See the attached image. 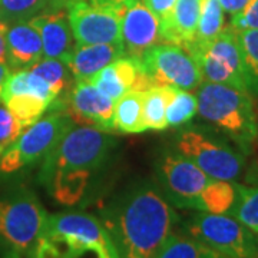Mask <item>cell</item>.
Listing matches in <instances>:
<instances>
[{"label":"cell","mask_w":258,"mask_h":258,"mask_svg":"<svg viewBox=\"0 0 258 258\" xmlns=\"http://www.w3.org/2000/svg\"><path fill=\"white\" fill-rule=\"evenodd\" d=\"M178 221L164 192L144 182L115 198L101 222L119 258H155Z\"/></svg>","instance_id":"cell-1"},{"label":"cell","mask_w":258,"mask_h":258,"mask_svg":"<svg viewBox=\"0 0 258 258\" xmlns=\"http://www.w3.org/2000/svg\"><path fill=\"white\" fill-rule=\"evenodd\" d=\"M115 139L106 131L72 128L46 157L39 182L57 203L75 205L85 197L95 172L109 158Z\"/></svg>","instance_id":"cell-2"},{"label":"cell","mask_w":258,"mask_h":258,"mask_svg":"<svg viewBox=\"0 0 258 258\" xmlns=\"http://www.w3.org/2000/svg\"><path fill=\"white\" fill-rule=\"evenodd\" d=\"M28 258H119L111 237L96 217L59 212L46 225Z\"/></svg>","instance_id":"cell-3"},{"label":"cell","mask_w":258,"mask_h":258,"mask_svg":"<svg viewBox=\"0 0 258 258\" xmlns=\"http://www.w3.org/2000/svg\"><path fill=\"white\" fill-rule=\"evenodd\" d=\"M49 214L28 186L0 192V258H28L46 225Z\"/></svg>","instance_id":"cell-4"},{"label":"cell","mask_w":258,"mask_h":258,"mask_svg":"<svg viewBox=\"0 0 258 258\" xmlns=\"http://www.w3.org/2000/svg\"><path fill=\"white\" fill-rule=\"evenodd\" d=\"M197 99L201 118L225 132L247 154L258 137L249 93L222 83L203 82L198 86Z\"/></svg>","instance_id":"cell-5"},{"label":"cell","mask_w":258,"mask_h":258,"mask_svg":"<svg viewBox=\"0 0 258 258\" xmlns=\"http://www.w3.org/2000/svg\"><path fill=\"white\" fill-rule=\"evenodd\" d=\"M188 235L227 258H258L257 235L228 214L195 212L184 224Z\"/></svg>","instance_id":"cell-6"},{"label":"cell","mask_w":258,"mask_h":258,"mask_svg":"<svg viewBox=\"0 0 258 258\" xmlns=\"http://www.w3.org/2000/svg\"><path fill=\"white\" fill-rule=\"evenodd\" d=\"M75 126L66 112H53L26 128L0 158V174L12 175L36 164Z\"/></svg>","instance_id":"cell-7"},{"label":"cell","mask_w":258,"mask_h":258,"mask_svg":"<svg viewBox=\"0 0 258 258\" xmlns=\"http://www.w3.org/2000/svg\"><path fill=\"white\" fill-rule=\"evenodd\" d=\"M195 59L203 82L222 83L247 91L235 29L227 26L211 42L186 50ZM248 92V91H247Z\"/></svg>","instance_id":"cell-8"},{"label":"cell","mask_w":258,"mask_h":258,"mask_svg":"<svg viewBox=\"0 0 258 258\" xmlns=\"http://www.w3.org/2000/svg\"><path fill=\"white\" fill-rule=\"evenodd\" d=\"M176 149L179 155L214 179L232 182L244 168V157L240 152L197 129L182 131L176 138Z\"/></svg>","instance_id":"cell-9"},{"label":"cell","mask_w":258,"mask_h":258,"mask_svg":"<svg viewBox=\"0 0 258 258\" xmlns=\"http://www.w3.org/2000/svg\"><path fill=\"white\" fill-rule=\"evenodd\" d=\"M139 62L152 88L172 86L194 91L203 83L195 59L178 45L159 43L141 56Z\"/></svg>","instance_id":"cell-10"},{"label":"cell","mask_w":258,"mask_h":258,"mask_svg":"<svg viewBox=\"0 0 258 258\" xmlns=\"http://www.w3.org/2000/svg\"><path fill=\"white\" fill-rule=\"evenodd\" d=\"M66 10L76 45L122 43V10L108 5H96L89 0H74Z\"/></svg>","instance_id":"cell-11"},{"label":"cell","mask_w":258,"mask_h":258,"mask_svg":"<svg viewBox=\"0 0 258 258\" xmlns=\"http://www.w3.org/2000/svg\"><path fill=\"white\" fill-rule=\"evenodd\" d=\"M214 178L182 155L168 154L159 165V181L166 200L178 208L191 210L194 201Z\"/></svg>","instance_id":"cell-12"},{"label":"cell","mask_w":258,"mask_h":258,"mask_svg":"<svg viewBox=\"0 0 258 258\" xmlns=\"http://www.w3.org/2000/svg\"><path fill=\"white\" fill-rule=\"evenodd\" d=\"M64 112L81 126L112 131L115 102L102 93L89 79L75 81L68 93Z\"/></svg>","instance_id":"cell-13"},{"label":"cell","mask_w":258,"mask_h":258,"mask_svg":"<svg viewBox=\"0 0 258 258\" xmlns=\"http://www.w3.org/2000/svg\"><path fill=\"white\" fill-rule=\"evenodd\" d=\"M120 42L125 55L139 59L162 42L159 19L141 0H126L120 19Z\"/></svg>","instance_id":"cell-14"},{"label":"cell","mask_w":258,"mask_h":258,"mask_svg":"<svg viewBox=\"0 0 258 258\" xmlns=\"http://www.w3.org/2000/svg\"><path fill=\"white\" fill-rule=\"evenodd\" d=\"M89 81L113 102L132 91L147 92L152 89L139 59L126 55L105 66Z\"/></svg>","instance_id":"cell-15"},{"label":"cell","mask_w":258,"mask_h":258,"mask_svg":"<svg viewBox=\"0 0 258 258\" xmlns=\"http://www.w3.org/2000/svg\"><path fill=\"white\" fill-rule=\"evenodd\" d=\"M42 37L43 57L69 60L75 49V37L66 9H47L29 20Z\"/></svg>","instance_id":"cell-16"},{"label":"cell","mask_w":258,"mask_h":258,"mask_svg":"<svg viewBox=\"0 0 258 258\" xmlns=\"http://www.w3.org/2000/svg\"><path fill=\"white\" fill-rule=\"evenodd\" d=\"M6 45L10 69H26L43 57L42 37L29 20L8 25Z\"/></svg>","instance_id":"cell-17"},{"label":"cell","mask_w":258,"mask_h":258,"mask_svg":"<svg viewBox=\"0 0 258 258\" xmlns=\"http://www.w3.org/2000/svg\"><path fill=\"white\" fill-rule=\"evenodd\" d=\"M203 0H176L172 13L159 22L164 43H172L185 50L194 42L198 28Z\"/></svg>","instance_id":"cell-18"},{"label":"cell","mask_w":258,"mask_h":258,"mask_svg":"<svg viewBox=\"0 0 258 258\" xmlns=\"http://www.w3.org/2000/svg\"><path fill=\"white\" fill-rule=\"evenodd\" d=\"M122 56H125L122 43L76 45L66 63L75 81H86Z\"/></svg>","instance_id":"cell-19"},{"label":"cell","mask_w":258,"mask_h":258,"mask_svg":"<svg viewBox=\"0 0 258 258\" xmlns=\"http://www.w3.org/2000/svg\"><path fill=\"white\" fill-rule=\"evenodd\" d=\"M237 198L234 182L212 179L208 186L194 201L191 210L210 214H230Z\"/></svg>","instance_id":"cell-20"},{"label":"cell","mask_w":258,"mask_h":258,"mask_svg":"<svg viewBox=\"0 0 258 258\" xmlns=\"http://www.w3.org/2000/svg\"><path fill=\"white\" fill-rule=\"evenodd\" d=\"M145 92L132 91L125 93L115 102L113 112V128L122 134H139L144 132L142 123V108H144Z\"/></svg>","instance_id":"cell-21"},{"label":"cell","mask_w":258,"mask_h":258,"mask_svg":"<svg viewBox=\"0 0 258 258\" xmlns=\"http://www.w3.org/2000/svg\"><path fill=\"white\" fill-rule=\"evenodd\" d=\"M175 88L157 86L145 92L142 108V123L145 131H164L168 128L166 109L174 96Z\"/></svg>","instance_id":"cell-22"},{"label":"cell","mask_w":258,"mask_h":258,"mask_svg":"<svg viewBox=\"0 0 258 258\" xmlns=\"http://www.w3.org/2000/svg\"><path fill=\"white\" fill-rule=\"evenodd\" d=\"M12 95H35L37 98L47 101L50 105L57 99L47 82H45L40 76L30 72L29 69H19L15 74H10L3 88L2 101Z\"/></svg>","instance_id":"cell-23"},{"label":"cell","mask_w":258,"mask_h":258,"mask_svg":"<svg viewBox=\"0 0 258 258\" xmlns=\"http://www.w3.org/2000/svg\"><path fill=\"white\" fill-rule=\"evenodd\" d=\"M155 258H227L220 252L214 251L201 241L185 234L172 232L161 249L158 251Z\"/></svg>","instance_id":"cell-24"},{"label":"cell","mask_w":258,"mask_h":258,"mask_svg":"<svg viewBox=\"0 0 258 258\" xmlns=\"http://www.w3.org/2000/svg\"><path fill=\"white\" fill-rule=\"evenodd\" d=\"M235 32L247 91L248 93L258 95V29H244Z\"/></svg>","instance_id":"cell-25"},{"label":"cell","mask_w":258,"mask_h":258,"mask_svg":"<svg viewBox=\"0 0 258 258\" xmlns=\"http://www.w3.org/2000/svg\"><path fill=\"white\" fill-rule=\"evenodd\" d=\"M30 72H33L37 76H40L47 85L52 88V91L59 98L62 92H66L68 89H72V83H75V78L68 63L63 60L53 59V57H42L39 62L26 68Z\"/></svg>","instance_id":"cell-26"},{"label":"cell","mask_w":258,"mask_h":258,"mask_svg":"<svg viewBox=\"0 0 258 258\" xmlns=\"http://www.w3.org/2000/svg\"><path fill=\"white\" fill-rule=\"evenodd\" d=\"M224 28H225L224 10L220 5V0H203L197 33L194 37V42L186 50H189L194 46H200L211 42L212 39H215L221 33Z\"/></svg>","instance_id":"cell-27"},{"label":"cell","mask_w":258,"mask_h":258,"mask_svg":"<svg viewBox=\"0 0 258 258\" xmlns=\"http://www.w3.org/2000/svg\"><path fill=\"white\" fill-rule=\"evenodd\" d=\"M23 129L29 128L50 108V103L35 95H12L2 101Z\"/></svg>","instance_id":"cell-28"},{"label":"cell","mask_w":258,"mask_h":258,"mask_svg":"<svg viewBox=\"0 0 258 258\" xmlns=\"http://www.w3.org/2000/svg\"><path fill=\"white\" fill-rule=\"evenodd\" d=\"M237 198L228 215L237 218L249 231L258 235V186L235 184Z\"/></svg>","instance_id":"cell-29"},{"label":"cell","mask_w":258,"mask_h":258,"mask_svg":"<svg viewBox=\"0 0 258 258\" xmlns=\"http://www.w3.org/2000/svg\"><path fill=\"white\" fill-rule=\"evenodd\" d=\"M50 6V0H0V22L30 20Z\"/></svg>","instance_id":"cell-30"},{"label":"cell","mask_w":258,"mask_h":258,"mask_svg":"<svg viewBox=\"0 0 258 258\" xmlns=\"http://www.w3.org/2000/svg\"><path fill=\"white\" fill-rule=\"evenodd\" d=\"M198 112V99L189 91L175 88L174 96L166 109L168 126H179L186 123Z\"/></svg>","instance_id":"cell-31"},{"label":"cell","mask_w":258,"mask_h":258,"mask_svg":"<svg viewBox=\"0 0 258 258\" xmlns=\"http://www.w3.org/2000/svg\"><path fill=\"white\" fill-rule=\"evenodd\" d=\"M25 129L10 113L5 103H0V158L9 149Z\"/></svg>","instance_id":"cell-32"},{"label":"cell","mask_w":258,"mask_h":258,"mask_svg":"<svg viewBox=\"0 0 258 258\" xmlns=\"http://www.w3.org/2000/svg\"><path fill=\"white\" fill-rule=\"evenodd\" d=\"M230 26L235 30L258 29V0H249L240 13L231 16Z\"/></svg>","instance_id":"cell-33"},{"label":"cell","mask_w":258,"mask_h":258,"mask_svg":"<svg viewBox=\"0 0 258 258\" xmlns=\"http://www.w3.org/2000/svg\"><path fill=\"white\" fill-rule=\"evenodd\" d=\"M144 3L159 19V22H162L172 13L176 0H144Z\"/></svg>","instance_id":"cell-34"},{"label":"cell","mask_w":258,"mask_h":258,"mask_svg":"<svg viewBox=\"0 0 258 258\" xmlns=\"http://www.w3.org/2000/svg\"><path fill=\"white\" fill-rule=\"evenodd\" d=\"M248 2L249 0H220V5L225 13H228L230 16H234V15L240 13Z\"/></svg>","instance_id":"cell-35"},{"label":"cell","mask_w":258,"mask_h":258,"mask_svg":"<svg viewBox=\"0 0 258 258\" xmlns=\"http://www.w3.org/2000/svg\"><path fill=\"white\" fill-rule=\"evenodd\" d=\"M6 28L8 23L0 22V63L8 64V45H6Z\"/></svg>","instance_id":"cell-36"},{"label":"cell","mask_w":258,"mask_h":258,"mask_svg":"<svg viewBox=\"0 0 258 258\" xmlns=\"http://www.w3.org/2000/svg\"><path fill=\"white\" fill-rule=\"evenodd\" d=\"M10 76V66L6 63H0V101H2V93H3V88L5 83Z\"/></svg>","instance_id":"cell-37"},{"label":"cell","mask_w":258,"mask_h":258,"mask_svg":"<svg viewBox=\"0 0 258 258\" xmlns=\"http://www.w3.org/2000/svg\"><path fill=\"white\" fill-rule=\"evenodd\" d=\"M247 182L258 186V159L251 165L248 172H247Z\"/></svg>","instance_id":"cell-38"},{"label":"cell","mask_w":258,"mask_h":258,"mask_svg":"<svg viewBox=\"0 0 258 258\" xmlns=\"http://www.w3.org/2000/svg\"><path fill=\"white\" fill-rule=\"evenodd\" d=\"M89 2L96 3V5H109L118 9H125L126 6V0H89Z\"/></svg>","instance_id":"cell-39"},{"label":"cell","mask_w":258,"mask_h":258,"mask_svg":"<svg viewBox=\"0 0 258 258\" xmlns=\"http://www.w3.org/2000/svg\"><path fill=\"white\" fill-rule=\"evenodd\" d=\"M71 2L74 0H50L49 9H66Z\"/></svg>","instance_id":"cell-40"},{"label":"cell","mask_w":258,"mask_h":258,"mask_svg":"<svg viewBox=\"0 0 258 258\" xmlns=\"http://www.w3.org/2000/svg\"><path fill=\"white\" fill-rule=\"evenodd\" d=\"M257 242H258V235H257Z\"/></svg>","instance_id":"cell-41"},{"label":"cell","mask_w":258,"mask_h":258,"mask_svg":"<svg viewBox=\"0 0 258 258\" xmlns=\"http://www.w3.org/2000/svg\"><path fill=\"white\" fill-rule=\"evenodd\" d=\"M257 139H258V137H257Z\"/></svg>","instance_id":"cell-42"}]
</instances>
